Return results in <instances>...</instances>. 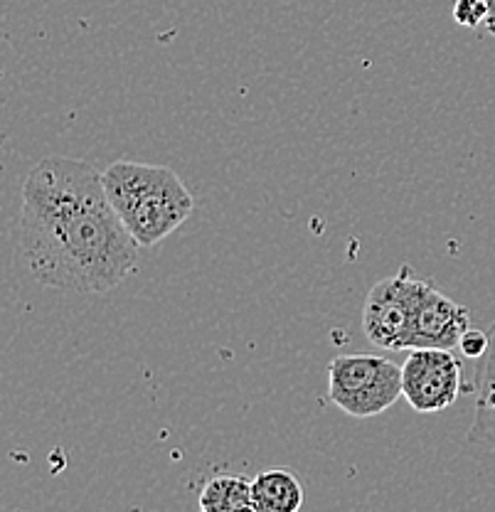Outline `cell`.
I'll list each match as a JSON object with an SVG mask.
<instances>
[{"label":"cell","instance_id":"obj_6","mask_svg":"<svg viewBox=\"0 0 495 512\" xmlns=\"http://www.w3.org/2000/svg\"><path fill=\"white\" fill-rule=\"evenodd\" d=\"M471 328V313L468 308L459 306L454 298L441 293L439 288L429 286L422 303L414 316L412 338L409 350L414 348H441L456 350L461 343V335Z\"/></svg>","mask_w":495,"mask_h":512},{"label":"cell","instance_id":"obj_1","mask_svg":"<svg viewBox=\"0 0 495 512\" xmlns=\"http://www.w3.org/2000/svg\"><path fill=\"white\" fill-rule=\"evenodd\" d=\"M20 252L37 284L74 296L111 291L138 269L104 173L77 158H42L25 175Z\"/></svg>","mask_w":495,"mask_h":512},{"label":"cell","instance_id":"obj_5","mask_svg":"<svg viewBox=\"0 0 495 512\" xmlns=\"http://www.w3.org/2000/svg\"><path fill=\"white\" fill-rule=\"evenodd\" d=\"M463 367L454 350L414 348L402 365V394L419 414H439L459 399Z\"/></svg>","mask_w":495,"mask_h":512},{"label":"cell","instance_id":"obj_2","mask_svg":"<svg viewBox=\"0 0 495 512\" xmlns=\"http://www.w3.org/2000/svg\"><path fill=\"white\" fill-rule=\"evenodd\" d=\"M106 195L138 247H156L195 210L193 192L165 165L116 160L104 170Z\"/></svg>","mask_w":495,"mask_h":512},{"label":"cell","instance_id":"obj_9","mask_svg":"<svg viewBox=\"0 0 495 512\" xmlns=\"http://www.w3.org/2000/svg\"><path fill=\"white\" fill-rule=\"evenodd\" d=\"M202 512H244L252 510V480L239 476H212L202 485Z\"/></svg>","mask_w":495,"mask_h":512},{"label":"cell","instance_id":"obj_4","mask_svg":"<svg viewBox=\"0 0 495 512\" xmlns=\"http://www.w3.org/2000/svg\"><path fill=\"white\" fill-rule=\"evenodd\" d=\"M429 281L417 279L407 264L370 288L363 306V330L372 345L385 350H409L414 316L429 291Z\"/></svg>","mask_w":495,"mask_h":512},{"label":"cell","instance_id":"obj_3","mask_svg":"<svg viewBox=\"0 0 495 512\" xmlns=\"http://www.w3.org/2000/svg\"><path fill=\"white\" fill-rule=\"evenodd\" d=\"M328 397L353 419H370L395 407L402 394V367L380 355H338L328 365Z\"/></svg>","mask_w":495,"mask_h":512},{"label":"cell","instance_id":"obj_12","mask_svg":"<svg viewBox=\"0 0 495 512\" xmlns=\"http://www.w3.org/2000/svg\"><path fill=\"white\" fill-rule=\"evenodd\" d=\"M486 30L495 35V0H488V18H486Z\"/></svg>","mask_w":495,"mask_h":512},{"label":"cell","instance_id":"obj_11","mask_svg":"<svg viewBox=\"0 0 495 512\" xmlns=\"http://www.w3.org/2000/svg\"><path fill=\"white\" fill-rule=\"evenodd\" d=\"M488 345H491V335H488L486 330L468 328L466 333L461 335L459 350H461L466 357H471V360H476V357L486 355Z\"/></svg>","mask_w":495,"mask_h":512},{"label":"cell","instance_id":"obj_10","mask_svg":"<svg viewBox=\"0 0 495 512\" xmlns=\"http://www.w3.org/2000/svg\"><path fill=\"white\" fill-rule=\"evenodd\" d=\"M488 18V0H456L454 20L461 28H478L486 25Z\"/></svg>","mask_w":495,"mask_h":512},{"label":"cell","instance_id":"obj_7","mask_svg":"<svg viewBox=\"0 0 495 512\" xmlns=\"http://www.w3.org/2000/svg\"><path fill=\"white\" fill-rule=\"evenodd\" d=\"M491 335V345L488 352L481 357V367H478L476 384H473V392H476V416H473V424L468 429V441L486 451H491L495 456V320L488 328Z\"/></svg>","mask_w":495,"mask_h":512},{"label":"cell","instance_id":"obj_8","mask_svg":"<svg viewBox=\"0 0 495 512\" xmlns=\"http://www.w3.org/2000/svg\"><path fill=\"white\" fill-rule=\"evenodd\" d=\"M303 508V485L296 473L271 468L252 480L254 512H296Z\"/></svg>","mask_w":495,"mask_h":512}]
</instances>
